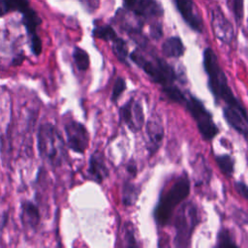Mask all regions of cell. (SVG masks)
I'll use <instances>...</instances> for the list:
<instances>
[{
  "mask_svg": "<svg viewBox=\"0 0 248 248\" xmlns=\"http://www.w3.org/2000/svg\"><path fill=\"white\" fill-rule=\"evenodd\" d=\"M202 61L203 69L208 78V88L216 102L225 103L226 107L234 108L240 111L247 112L241 101L234 96L228 78L219 65L217 55L211 47L204 49Z\"/></svg>",
  "mask_w": 248,
  "mask_h": 248,
  "instance_id": "obj_1",
  "label": "cell"
},
{
  "mask_svg": "<svg viewBox=\"0 0 248 248\" xmlns=\"http://www.w3.org/2000/svg\"><path fill=\"white\" fill-rule=\"evenodd\" d=\"M190 188V179L187 173H183L167 191L162 192L153 214L154 220L159 227L168 225L174 209L189 196Z\"/></svg>",
  "mask_w": 248,
  "mask_h": 248,
  "instance_id": "obj_2",
  "label": "cell"
},
{
  "mask_svg": "<svg viewBox=\"0 0 248 248\" xmlns=\"http://www.w3.org/2000/svg\"><path fill=\"white\" fill-rule=\"evenodd\" d=\"M37 146L42 159L52 167L62 164L65 157V143L58 129L51 123L40 125L37 133Z\"/></svg>",
  "mask_w": 248,
  "mask_h": 248,
  "instance_id": "obj_3",
  "label": "cell"
},
{
  "mask_svg": "<svg viewBox=\"0 0 248 248\" xmlns=\"http://www.w3.org/2000/svg\"><path fill=\"white\" fill-rule=\"evenodd\" d=\"M130 58L153 82L159 84L162 88L175 84L174 82L178 79L174 68L158 56L148 58L139 49H135L130 54Z\"/></svg>",
  "mask_w": 248,
  "mask_h": 248,
  "instance_id": "obj_4",
  "label": "cell"
},
{
  "mask_svg": "<svg viewBox=\"0 0 248 248\" xmlns=\"http://www.w3.org/2000/svg\"><path fill=\"white\" fill-rule=\"evenodd\" d=\"M198 208L193 202H187L179 207L174 218L173 227L175 230L174 245L177 247H187L191 243L192 234L199 224Z\"/></svg>",
  "mask_w": 248,
  "mask_h": 248,
  "instance_id": "obj_5",
  "label": "cell"
},
{
  "mask_svg": "<svg viewBox=\"0 0 248 248\" xmlns=\"http://www.w3.org/2000/svg\"><path fill=\"white\" fill-rule=\"evenodd\" d=\"M196 122L197 128L205 140H213L219 133L212 114L206 109L203 103L192 94H188L183 105Z\"/></svg>",
  "mask_w": 248,
  "mask_h": 248,
  "instance_id": "obj_6",
  "label": "cell"
},
{
  "mask_svg": "<svg viewBox=\"0 0 248 248\" xmlns=\"http://www.w3.org/2000/svg\"><path fill=\"white\" fill-rule=\"evenodd\" d=\"M66 142L72 151L83 154L89 143V135L83 124L76 120L68 121L64 126Z\"/></svg>",
  "mask_w": 248,
  "mask_h": 248,
  "instance_id": "obj_7",
  "label": "cell"
},
{
  "mask_svg": "<svg viewBox=\"0 0 248 248\" xmlns=\"http://www.w3.org/2000/svg\"><path fill=\"white\" fill-rule=\"evenodd\" d=\"M119 115L124 124L133 132L140 130L145 121L141 103L133 97L120 108Z\"/></svg>",
  "mask_w": 248,
  "mask_h": 248,
  "instance_id": "obj_8",
  "label": "cell"
},
{
  "mask_svg": "<svg viewBox=\"0 0 248 248\" xmlns=\"http://www.w3.org/2000/svg\"><path fill=\"white\" fill-rule=\"evenodd\" d=\"M177 11L185 22L196 32H202L203 22L193 0H173Z\"/></svg>",
  "mask_w": 248,
  "mask_h": 248,
  "instance_id": "obj_9",
  "label": "cell"
},
{
  "mask_svg": "<svg viewBox=\"0 0 248 248\" xmlns=\"http://www.w3.org/2000/svg\"><path fill=\"white\" fill-rule=\"evenodd\" d=\"M123 2L126 9L140 17H158L163 15V9L156 0H123Z\"/></svg>",
  "mask_w": 248,
  "mask_h": 248,
  "instance_id": "obj_10",
  "label": "cell"
},
{
  "mask_svg": "<svg viewBox=\"0 0 248 248\" xmlns=\"http://www.w3.org/2000/svg\"><path fill=\"white\" fill-rule=\"evenodd\" d=\"M146 136V149L149 155L152 156L159 150L164 139V127L158 116H152L147 121Z\"/></svg>",
  "mask_w": 248,
  "mask_h": 248,
  "instance_id": "obj_11",
  "label": "cell"
},
{
  "mask_svg": "<svg viewBox=\"0 0 248 248\" xmlns=\"http://www.w3.org/2000/svg\"><path fill=\"white\" fill-rule=\"evenodd\" d=\"M211 26L215 37L225 44H230L233 39V28L232 23L219 11L211 13Z\"/></svg>",
  "mask_w": 248,
  "mask_h": 248,
  "instance_id": "obj_12",
  "label": "cell"
},
{
  "mask_svg": "<svg viewBox=\"0 0 248 248\" xmlns=\"http://www.w3.org/2000/svg\"><path fill=\"white\" fill-rule=\"evenodd\" d=\"M86 174L89 179L95 181L96 183H102L108 176V169L101 152L96 151L91 154L88 161Z\"/></svg>",
  "mask_w": 248,
  "mask_h": 248,
  "instance_id": "obj_13",
  "label": "cell"
},
{
  "mask_svg": "<svg viewBox=\"0 0 248 248\" xmlns=\"http://www.w3.org/2000/svg\"><path fill=\"white\" fill-rule=\"evenodd\" d=\"M223 116L226 122L237 133L242 135L244 139H247L248 122L247 112L240 111L234 108L225 107L223 108Z\"/></svg>",
  "mask_w": 248,
  "mask_h": 248,
  "instance_id": "obj_14",
  "label": "cell"
},
{
  "mask_svg": "<svg viewBox=\"0 0 248 248\" xmlns=\"http://www.w3.org/2000/svg\"><path fill=\"white\" fill-rule=\"evenodd\" d=\"M20 221L28 230H36L41 221L39 207L31 201H23L20 203Z\"/></svg>",
  "mask_w": 248,
  "mask_h": 248,
  "instance_id": "obj_15",
  "label": "cell"
},
{
  "mask_svg": "<svg viewBox=\"0 0 248 248\" xmlns=\"http://www.w3.org/2000/svg\"><path fill=\"white\" fill-rule=\"evenodd\" d=\"M162 52L167 57L178 58L184 54L185 47L179 37H170L163 43Z\"/></svg>",
  "mask_w": 248,
  "mask_h": 248,
  "instance_id": "obj_16",
  "label": "cell"
},
{
  "mask_svg": "<svg viewBox=\"0 0 248 248\" xmlns=\"http://www.w3.org/2000/svg\"><path fill=\"white\" fill-rule=\"evenodd\" d=\"M23 24L25 25L26 31L30 38L37 35V27L41 24L42 20L37 15V13L31 8L26 9L23 13Z\"/></svg>",
  "mask_w": 248,
  "mask_h": 248,
  "instance_id": "obj_17",
  "label": "cell"
},
{
  "mask_svg": "<svg viewBox=\"0 0 248 248\" xmlns=\"http://www.w3.org/2000/svg\"><path fill=\"white\" fill-rule=\"evenodd\" d=\"M216 164L222 173L227 177H232L234 172V160L229 154H221L214 156Z\"/></svg>",
  "mask_w": 248,
  "mask_h": 248,
  "instance_id": "obj_18",
  "label": "cell"
},
{
  "mask_svg": "<svg viewBox=\"0 0 248 248\" xmlns=\"http://www.w3.org/2000/svg\"><path fill=\"white\" fill-rule=\"evenodd\" d=\"M139 188L130 181H125L122 191V202L125 206H130L135 203L139 197Z\"/></svg>",
  "mask_w": 248,
  "mask_h": 248,
  "instance_id": "obj_19",
  "label": "cell"
},
{
  "mask_svg": "<svg viewBox=\"0 0 248 248\" xmlns=\"http://www.w3.org/2000/svg\"><path fill=\"white\" fill-rule=\"evenodd\" d=\"M112 44V51L114 53V55L116 56V58L121 62L124 63L126 65H128L127 63V57L129 55L128 52V46L126 42L119 38L118 36L111 42Z\"/></svg>",
  "mask_w": 248,
  "mask_h": 248,
  "instance_id": "obj_20",
  "label": "cell"
},
{
  "mask_svg": "<svg viewBox=\"0 0 248 248\" xmlns=\"http://www.w3.org/2000/svg\"><path fill=\"white\" fill-rule=\"evenodd\" d=\"M73 58H74L77 68L79 71L84 72V71L88 70V68L90 66V59H89L88 53L84 49H82L78 46H76L73 50Z\"/></svg>",
  "mask_w": 248,
  "mask_h": 248,
  "instance_id": "obj_21",
  "label": "cell"
},
{
  "mask_svg": "<svg viewBox=\"0 0 248 248\" xmlns=\"http://www.w3.org/2000/svg\"><path fill=\"white\" fill-rule=\"evenodd\" d=\"M163 93L165 94V96L171 102L177 103L179 105H183L186 95L184 94V92L175 84L173 85H170L167 87L162 88Z\"/></svg>",
  "mask_w": 248,
  "mask_h": 248,
  "instance_id": "obj_22",
  "label": "cell"
},
{
  "mask_svg": "<svg viewBox=\"0 0 248 248\" xmlns=\"http://www.w3.org/2000/svg\"><path fill=\"white\" fill-rule=\"evenodd\" d=\"M93 36L107 42H112L117 37V34L109 25H99L93 29Z\"/></svg>",
  "mask_w": 248,
  "mask_h": 248,
  "instance_id": "obj_23",
  "label": "cell"
},
{
  "mask_svg": "<svg viewBox=\"0 0 248 248\" xmlns=\"http://www.w3.org/2000/svg\"><path fill=\"white\" fill-rule=\"evenodd\" d=\"M217 247H237V244L234 242V239L232 235V232L228 229H222L217 234Z\"/></svg>",
  "mask_w": 248,
  "mask_h": 248,
  "instance_id": "obj_24",
  "label": "cell"
},
{
  "mask_svg": "<svg viewBox=\"0 0 248 248\" xmlns=\"http://www.w3.org/2000/svg\"><path fill=\"white\" fill-rule=\"evenodd\" d=\"M126 89V81L123 78L118 77L114 82L112 91H111V96H110V100L115 103L117 102V100L121 97V95L123 94V92Z\"/></svg>",
  "mask_w": 248,
  "mask_h": 248,
  "instance_id": "obj_25",
  "label": "cell"
},
{
  "mask_svg": "<svg viewBox=\"0 0 248 248\" xmlns=\"http://www.w3.org/2000/svg\"><path fill=\"white\" fill-rule=\"evenodd\" d=\"M9 11H19L23 13L29 8L28 0H4Z\"/></svg>",
  "mask_w": 248,
  "mask_h": 248,
  "instance_id": "obj_26",
  "label": "cell"
},
{
  "mask_svg": "<svg viewBox=\"0 0 248 248\" xmlns=\"http://www.w3.org/2000/svg\"><path fill=\"white\" fill-rule=\"evenodd\" d=\"M125 241L127 246H138V243L135 238V232L133 231V227L131 224L125 226Z\"/></svg>",
  "mask_w": 248,
  "mask_h": 248,
  "instance_id": "obj_27",
  "label": "cell"
},
{
  "mask_svg": "<svg viewBox=\"0 0 248 248\" xmlns=\"http://www.w3.org/2000/svg\"><path fill=\"white\" fill-rule=\"evenodd\" d=\"M30 46H31V50L35 55L41 54L43 45H42V40L38 35L30 38Z\"/></svg>",
  "mask_w": 248,
  "mask_h": 248,
  "instance_id": "obj_28",
  "label": "cell"
},
{
  "mask_svg": "<svg viewBox=\"0 0 248 248\" xmlns=\"http://www.w3.org/2000/svg\"><path fill=\"white\" fill-rule=\"evenodd\" d=\"M232 11L236 20H241L243 17V0H233Z\"/></svg>",
  "mask_w": 248,
  "mask_h": 248,
  "instance_id": "obj_29",
  "label": "cell"
},
{
  "mask_svg": "<svg viewBox=\"0 0 248 248\" xmlns=\"http://www.w3.org/2000/svg\"><path fill=\"white\" fill-rule=\"evenodd\" d=\"M234 188L236 190V192L244 199L247 200L248 199V190H247V185L245 182L243 181H237L234 183Z\"/></svg>",
  "mask_w": 248,
  "mask_h": 248,
  "instance_id": "obj_30",
  "label": "cell"
},
{
  "mask_svg": "<svg viewBox=\"0 0 248 248\" xmlns=\"http://www.w3.org/2000/svg\"><path fill=\"white\" fill-rule=\"evenodd\" d=\"M127 171L134 177L137 174V166L134 162H130L127 166Z\"/></svg>",
  "mask_w": 248,
  "mask_h": 248,
  "instance_id": "obj_31",
  "label": "cell"
},
{
  "mask_svg": "<svg viewBox=\"0 0 248 248\" xmlns=\"http://www.w3.org/2000/svg\"><path fill=\"white\" fill-rule=\"evenodd\" d=\"M7 12H9V10H8V7H7L6 3H5V1L4 0H0V16L5 15Z\"/></svg>",
  "mask_w": 248,
  "mask_h": 248,
  "instance_id": "obj_32",
  "label": "cell"
}]
</instances>
